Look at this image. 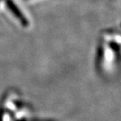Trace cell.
I'll return each instance as SVG.
<instances>
[{
    "mask_svg": "<svg viewBox=\"0 0 121 121\" xmlns=\"http://www.w3.org/2000/svg\"><path fill=\"white\" fill-rule=\"evenodd\" d=\"M5 4H6V5H7V7L10 9V11L19 19V21L22 23V25H24L25 26L28 25L29 22H28V20H27V19L24 16L22 12L19 10V9L17 7V5H16L12 0H5Z\"/></svg>",
    "mask_w": 121,
    "mask_h": 121,
    "instance_id": "cell-1",
    "label": "cell"
},
{
    "mask_svg": "<svg viewBox=\"0 0 121 121\" xmlns=\"http://www.w3.org/2000/svg\"><path fill=\"white\" fill-rule=\"evenodd\" d=\"M0 1H1V0H0Z\"/></svg>",
    "mask_w": 121,
    "mask_h": 121,
    "instance_id": "cell-2",
    "label": "cell"
}]
</instances>
